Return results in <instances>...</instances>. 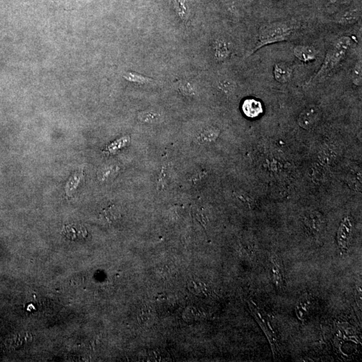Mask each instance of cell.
I'll list each match as a JSON object with an SVG mask.
<instances>
[{
	"mask_svg": "<svg viewBox=\"0 0 362 362\" xmlns=\"http://www.w3.org/2000/svg\"><path fill=\"white\" fill-rule=\"evenodd\" d=\"M80 177L77 175L71 177L67 184V193L68 195H69L70 193H72L73 190L76 189L77 186L80 182Z\"/></svg>",
	"mask_w": 362,
	"mask_h": 362,
	"instance_id": "cell-16",
	"label": "cell"
},
{
	"mask_svg": "<svg viewBox=\"0 0 362 362\" xmlns=\"http://www.w3.org/2000/svg\"><path fill=\"white\" fill-rule=\"evenodd\" d=\"M189 289L192 293L197 296L203 297L209 295V287L201 281L195 280L189 283Z\"/></svg>",
	"mask_w": 362,
	"mask_h": 362,
	"instance_id": "cell-8",
	"label": "cell"
},
{
	"mask_svg": "<svg viewBox=\"0 0 362 362\" xmlns=\"http://www.w3.org/2000/svg\"><path fill=\"white\" fill-rule=\"evenodd\" d=\"M140 325L145 329H149L155 324V317L151 311L143 310L138 317Z\"/></svg>",
	"mask_w": 362,
	"mask_h": 362,
	"instance_id": "cell-10",
	"label": "cell"
},
{
	"mask_svg": "<svg viewBox=\"0 0 362 362\" xmlns=\"http://www.w3.org/2000/svg\"><path fill=\"white\" fill-rule=\"evenodd\" d=\"M320 117V109L315 107H310L305 109L299 116V123L302 128H312Z\"/></svg>",
	"mask_w": 362,
	"mask_h": 362,
	"instance_id": "cell-4",
	"label": "cell"
},
{
	"mask_svg": "<svg viewBox=\"0 0 362 362\" xmlns=\"http://www.w3.org/2000/svg\"><path fill=\"white\" fill-rule=\"evenodd\" d=\"M295 55L302 62H311L316 59L317 52L314 48L309 46H298L294 49Z\"/></svg>",
	"mask_w": 362,
	"mask_h": 362,
	"instance_id": "cell-6",
	"label": "cell"
},
{
	"mask_svg": "<svg viewBox=\"0 0 362 362\" xmlns=\"http://www.w3.org/2000/svg\"><path fill=\"white\" fill-rule=\"evenodd\" d=\"M292 74L293 70L286 64L279 63L274 66V78L280 83H287L291 79Z\"/></svg>",
	"mask_w": 362,
	"mask_h": 362,
	"instance_id": "cell-7",
	"label": "cell"
},
{
	"mask_svg": "<svg viewBox=\"0 0 362 362\" xmlns=\"http://www.w3.org/2000/svg\"><path fill=\"white\" fill-rule=\"evenodd\" d=\"M293 29L286 24H273L263 30L260 35L259 43L254 52L267 44L287 40Z\"/></svg>",
	"mask_w": 362,
	"mask_h": 362,
	"instance_id": "cell-2",
	"label": "cell"
},
{
	"mask_svg": "<svg viewBox=\"0 0 362 362\" xmlns=\"http://www.w3.org/2000/svg\"><path fill=\"white\" fill-rule=\"evenodd\" d=\"M310 305H311V302L309 299L306 297L301 299V300L297 304L296 311H297V316L300 320H302L305 318L309 313Z\"/></svg>",
	"mask_w": 362,
	"mask_h": 362,
	"instance_id": "cell-11",
	"label": "cell"
},
{
	"mask_svg": "<svg viewBox=\"0 0 362 362\" xmlns=\"http://www.w3.org/2000/svg\"><path fill=\"white\" fill-rule=\"evenodd\" d=\"M228 55V50L225 44H219L218 50H217V55L220 59L226 58Z\"/></svg>",
	"mask_w": 362,
	"mask_h": 362,
	"instance_id": "cell-17",
	"label": "cell"
},
{
	"mask_svg": "<svg viewBox=\"0 0 362 362\" xmlns=\"http://www.w3.org/2000/svg\"><path fill=\"white\" fill-rule=\"evenodd\" d=\"M148 361L151 362H167L170 360V356L165 351L162 349H157L152 351L148 354Z\"/></svg>",
	"mask_w": 362,
	"mask_h": 362,
	"instance_id": "cell-13",
	"label": "cell"
},
{
	"mask_svg": "<svg viewBox=\"0 0 362 362\" xmlns=\"http://www.w3.org/2000/svg\"><path fill=\"white\" fill-rule=\"evenodd\" d=\"M362 64L361 62H358L355 65L354 69L352 73L353 83L355 85L360 86L362 85Z\"/></svg>",
	"mask_w": 362,
	"mask_h": 362,
	"instance_id": "cell-15",
	"label": "cell"
},
{
	"mask_svg": "<svg viewBox=\"0 0 362 362\" xmlns=\"http://www.w3.org/2000/svg\"><path fill=\"white\" fill-rule=\"evenodd\" d=\"M243 112L247 117L256 118L263 113V107L261 103L254 99H248L243 101L242 105Z\"/></svg>",
	"mask_w": 362,
	"mask_h": 362,
	"instance_id": "cell-5",
	"label": "cell"
},
{
	"mask_svg": "<svg viewBox=\"0 0 362 362\" xmlns=\"http://www.w3.org/2000/svg\"><path fill=\"white\" fill-rule=\"evenodd\" d=\"M272 274H273L274 282L278 287L282 286L283 283L282 270L281 268V261L277 256L272 258Z\"/></svg>",
	"mask_w": 362,
	"mask_h": 362,
	"instance_id": "cell-9",
	"label": "cell"
},
{
	"mask_svg": "<svg viewBox=\"0 0 362 362\" xmlns=\"http://www.w3.org/2000/svg\"><path fill=\"white\" fill-rule=\"evenodd\" d=\"M358 15L356 12H349L343 14L339 18L338 22L342 25H349L354 24L358 21Z\"/></svg>",
	"mask_w": 362,
	"mask_h": 362,
	"instance_id": "cell-14",
	"label": "cell"
},
{
	"mask_svg": "<svg viewBox=\"0 0 362 362\" xmlns=\"http://www.w3.org/2000/svg\"><path fill=\"white\" fill-rule=\"evenodd\" d=\"M352 44V39L351 37H343L338 39L328 51L320 71L310 80L309 83L325 76L336 67L346 55Z\"/></svg>",
	"mask_w": 362,
	"mask_h": 362,
	"instance_id": "cell-1",
	"label": "cell"
},
{
	"mask_svg": "<svg viewBox=\"0 0 362 362\" xmlns=\"http://www.w3.org/2000/svg\"><path fill=\"white\" fill-rule=\"evenodd\" d=\"M175 7L177 14L183 20L189 17V9L186 0H175Z\"/></svg>",
	"mask_w": 362,
	"mask_h": 362,
	"instance_id": "cell-12",
	"label": "cell"
},
{
	"mask_svg": "<svg viewBox=\"0 0 362 362\" xmlns=\"http://www.w3.org/2000/svg\"><path fill=\"white\" fill-rule=\"evenodd\" d=\"M249 307L252 311L254 318L259 322L262 330L264 331L268 340H269L270 345H271L272 352L274 355L279 354V346L277 343V336L275 329H274L273 326L270 320V317L264 313V311L260 309L256 306L253 301L250 300L248 301Z\"/></svg>",
	"mask_w": 362,
	"mask_h": 362,
	"instance_id": "cell-3",
	"label": "cell"
},
{
	"mask_svg": "<svg viewBox=\"0 0 362 362\" xmlns=\"http://www.w3.org/2000/svg\"><path fill=\"white\" fill-rule=\"evenodd\" d=\"M220 87L224 91H231L234 88V84L229 80H223L220 83Z\"/></svg>",
	"mask_w": 362,
	"mask_h": 362,
	"instance_id": "cell-18",
	"label": "cell"
}]
</instances>
